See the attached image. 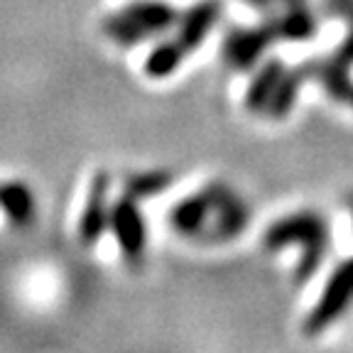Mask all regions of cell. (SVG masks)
<instances>
[{"label": "cell", "instance_id": "obj_11", "mask_svg": "<svg viewBox=\"0 0 353 353\" xmlns=\"http://www.w3.org/2000/svg\"><path fill=\"white\" fill-rule=\"evenodd\" d=\"M304 77H307V72H304V69H297V72H292V74H282L280 83H277V88H275V94H272L270 103H268V108H270L272 116L285 118L287 113L292 110L294 96H297Z\"/></svg>", "mask_w": 353, "mask_h": 353}, {"label": "cell", "instance_id": "obj_5", "mask_svg": "<svg viewBox=\"0 0 353 353\" xmlns=\"http://www.w3.org/2000/svg\"><path fill=\"white\" fill-rule=\"evenodd\" d=\"M110 226L116 231V238L121 241L123 250L128 258H140L145 248V223L140 219V211L135 209L130 199L118 201L113 206V216H110Z\"/></svg>", "mask_w": 353, "mask_h": 353}, {"label": "cell", "instance_id": "obj_2", "mask_svg": "<svg viewBox=\"0 0 353 353\" xmlns=\"http://www.w3.org/2000/svg\"><path fill=\"white\" fill-rule=\"evenodd\" d=\"M326 241H329V231H326V223L316 214H297V216H287V219L272 223L268 236H265V245L270 250L282 248V245H290V243H302L304 255L302 263H299V277H309V272L316 270L324 258Z\"/></svg>", "mask_w": 353, "mask_h": 353}, {"label": "cell", "instance_id": "obj_12", "mask_svg": "<svg viewBox=\"0 0 353 353\" xmlns=\"http://www.w3.org/2000/svg\"><path fill=\"white\" fill-rule=\"evenodd\" d=\"M103 196H105V176L101 174L96 179V187L94 194H91V204L86 209V216H83V223H81V233H83V241L91 243L99 238L101 228L105 226V206H103Z\"/></svg>", "mask_w": 353, "mask_h": 353}, {"label": "cell", "instance_id": "obj_16", "mask_svg": "<svg viewBox=\"0 0 353 353\" xmlns=\"http://www.w3.org/2000/svg\"><path fill=\"white\" fill-rule=\"evenodd\" d=\"M331 10L343 12V15H353V0H331Z\"/></svg>", "mask_w": 353, "mask_h": 353}, {"label": "cell", "instance_id": "obj_3", "mask_svg": "<svg viewBox=\"0 0 353 353\" xmlns=\"http://www.w3.org/2000/svg\"><path fill=\"white\" fill-rule=\"evenodd\" d=\"M351 299H353V260H348V263H343L341 268L334 272V277H331L324 290V297H321L319 307L309 314L307 324H304L309 336L319 334L331 321L339 319Z\"/></svg>", "mask_w": 353, "mask_h": 353}, {"label": "cell", "instance_id": "obj_10", "mask_svg": "<svg viewBox=\"0 0 353 353\" xmlns=\"http://www.w3.org/2000/svg\"><path fill=\"white\" fill-rule=\"evenodd\" d=\"M184 54L187 52L179 47V42L176 39H172V42H162L157 44L152 52H150L148 61H145V72L150 74L152 79H165L170 77L172 72H174L176 66L182 64Z\"/></svg>", "mask_w": 353, "mask_h": 353}, {"label": "cell", "instance_id": "obj_17", "mask_svg": "<svg viewBox=\"0 0 353 353\" xmlns=\"http://www.w3.org/2000/svg\"><path fill=\"white\" fill-rule=\"evenodd\" d=\"M348 99H351V103H353V91H351V96H348Z\"/></svg>", "mask_w": 353, "mask_h": 353}, {"label": "cell", "instance_id": "obj_1", "mask_svg": "<svg viewBox=\"0 0 353 353\" xmlns=\"http://www.w3.org/2000/svg\"><path fill=\"white\" fill-rule=\"evenodd\" d=\"M179 20L174 8L162 0H140L132 6L123 8L121 12L110 15L105 20V34L113 42L130 47V44L145 42L152 34H162Z\"/></svg>", "mask_w": 353, "mask_h": 353}, {"label": "cell", "instance_id": "obj_8", "mask_svg": "<svg viewBox=\"0 0 353 353\" xmlns=\"http://www.w3.org/2000/svg\"><path fill=\"white\" fill-rule=\"evenodd\" d=\"M272 28L275 34L282 39H290V42H307L312 34L316 32V20L314 15L307 10V6L302 3H294V6H287V10L282 12L277 20H272Z\"/></svg>", "mask_w": 353, "mask_h": 353}, {"label": "cell", "instance_id": "obj_4", "mask_svg": "<svg viewBox=\"0 0 353 353\" xmlns=\"http://www.w3.org/2000/svg\"><path fill=\"white\" fill-rule=\"evenodd\" d=\"M275 37L277 34L272 22L255 30H236V32L228 34L226 44H223V57L236 69H248L260 59V54L270 47V42Z\"/></svg>", "mask_w": 353, "mask_h": 353}, {"label": "cell", "instance_id": "obj_6", "mask_svg": "<svg viewBox=\"0 0 353 353\" xmlns=\"http://www.w3.org/2000/svg\"><path fill=\"white\" fill-rule=\"evenodd\" d=\"M216 17H219V3H214V0H204V3L194 6L182 17V22H179V34H176L179 47L184 52H192L196 47H201V42L206 39Z\"/></svg>", "mask_w": 353, "mask_h": 353}, {"label": "cell", "instance_id": "obj_14", "mask_svg": "<svg viewBox=\"0 0 353 353\" xmlns=\"http://www.w3.org/2000/svg\"><path fill=\"white\" fill-rule=\"evenodd\" d=\"M331 59L336 61V64L346 66V69L353 64V15H351V30H348V34H346V39H343V44L339 47L336 57H331Z\"/></svg>", "mask_w": 353, "mask_h": 353}, {"label": "cell", "instance_id": "obj_13", "mask_svg": "<svg viewBox=\"0 0 353 353\" xmlns=\"http://www.w3.org/2000/svg\"><path fill=\"white\" fill-rule=\"evenodd\" d=\"M170 184V176L167 174H145V176H135L128 182V196L138 199V196H150V194L160 192Z\"/></svg>", "mask_w": 353, "mask_h": 353}, {"label": "cell", "instance_id": "obj_7", "mask_svg": "<svg viewBox=\"0 0 353 353\" xmlns=\"http://www.w3.org/2000/svg\"><path fill=\"white\" fill-rule=\"evenodd\" d=\"M211 209H214V196H211V189H209V192L194 194V196L179 201V204L172 209L170 221L176 231L192 236V233H199L204 228V221Z\"/></svg>", "mask_w": 353, "mask_h": 353}, {"label": "cell", "instance_id": "obj_9", "mask_svg": "<svg viewBox=\"0 0 353 353\" xmlns=\"http://www.w3.org/2000/svg\"><path fill=\"white\" fill-rule=\"evenodd\" d=\"M282 74H285V66L275 59H270L258 74H255V79L248 86V94H245V103H248L250 110L268 108V103H270L272 94H275V88H277V83H280Z\"/></svg>", "mask_w": 353, "mask_h": 353}, {"label": "cell", "instance_id": "obj_15", "mask_svg": "<svg viewBox=\"0 0 353 353\" xmlns=\"http://www.w3.org/2000/svg\"><path fill=\"white\" fill-rule=\"evenodd\" d=\"M277 3H282V6H294V3H302V0H248V6L260 8V10H268V8L277 6Z\"/></svg>", "mask_w": 353, "mask_h": 353}]
</instances>
